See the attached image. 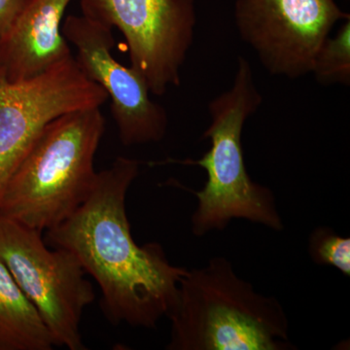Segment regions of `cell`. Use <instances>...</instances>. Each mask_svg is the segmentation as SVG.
<instances>
[{
    "label": "cell",
    "instance_id": "1",
    "mask_svg": "<svg viewBox=\"0 0 350 350\" xmlns=\"http://www.w3.org/2000/svg\"><path fill=\"white\" fill-rule=\"evenodd\" d=\"M139 169L135 159L120 156L98 172L89 197L47 231L46 243L77 257L100 287L110 323L154 328L174 308L188 269L174 266L160 243L139 245L133 238L126 198Z\"/></svg>",
    "mask_w": 350,
    "mask_h": 350
},
{
    "label": "cell",
    "instance_id": "2",
    "mask_svg": "<svg viewBox=\"0 0 350 350\" xmlns=\"http://www.w3.org/2000/svg\"><path fill=\"white\" fill-rule=\"evenodd\" d=\"M169 350H291L284 308L214 257L189 269L169 315Z\"/></svg>",
    "mask_w": 350,
    "mask_h": 350
},
{
    "label": "cell",
    "instance_id": "3",
    "mask_svg": "<svg viewBox=\"0 0 350 350\" xmlns=\"http://www.w3.org/2000/svg\"><path fill=\"white\" fill-rule=\"evenodd\" d=\"M105 131L100 107L50 122L7 182L0 216L41 232L70 217L96 183L94 157Z\"/></svg>",
    "mask_w": 350,
    "mask_h": 350
},
{
    "label": "cell",
    "instance_id": "4",
    "mask_svg": "<svg viewBox=\"0 0 350 350\" xmlns=\"http://www.w3.org/2000/svg\"><path fill=\"white\" fill-rule=\"evenodd\" d=\"M262 103L250 62L239 57L231 89L208 105L211 124L202 137L211 140V148L199 160L172 161L197 165L206 172V182L200 191L179 185L197 197V208L191 218L196 237L223 231L232 219H245L273 231L284 229L273 193L251 179L244 162V125Z\"/></svg>",
    "mask_w": 350,
    "mask_h": 350
},
{
    "label": "cell",
    "instance_id": "5",
    "mask_svg": "<svg viewBox=\"0 0 350 350\" xmlns=\"http://www.w3.org/2000/svg\"><path fill=\"white\" fill-rule=\"evenodd\" d=\"M0 260L36 306L57 347L87 349L80 323L94 292L77 257L64 248L50 250L41 232L0 216Z\"/></svg>",
    "mask_w": 350,
    "mask_h": 350
},
{
    "label": "cell",
    "instance_id": "6",
    "mask_svg": "<svg viewBox=\"0 0 350 350\" xmlns=\"http://www.w3.org/2000/svg\"><path fill=\"white\" fill-rule=\"evenodd\" d=\"M83 15L110 29L128 44L131 66L151 94L163 96L180 85V72L197 24L196 0H81Z\"/></svg>",
    "mask_w": 350,
    "mask_h": 350
},
{
    "label": "cell",
    "instance_id": "7",
    "mask_svg": "<svg viewBox=\"0 0 350 350\" xmlns=\"http://www.w3.org/2000/svg\"><path fill=\"white\" fill-rule=\"evenodd\" d=\"M108 100L71 55L40 75L0 79V202L10 179L41 131L66 113L100 107Z\"/></svg>",
    "mask_w": 350,
    "mask_h": 350
},
{
    "label": "cell",
    "instance_id": "8",
    "mask_svg": "<svg viewBox=\"0 0 350 350\" xmlns=\"http://www.w3.org/2000/svg\"><path fill=\"white\" fill-rule=\"evenodd\" d=\"M335 0H237L239 36L269 75L295 78L313 62L335 25L347 20Z\"/></svg>",
    "mask_w": 350,
    "mask_h": 350
},
{
    "label": "cell",
    "instance_id": "9",
    "mask_svg": "<svg viewBox=\"0 0 350 350\" xmlns=\"http://www.w3.org/2000/svg\"><path fill=\"white\" fill-rule=\"evenodd\" d=\"M75 46L76 64L88 79L98 85L111 100L113 119L125 146L159 142L167 135L169 117L151 100L144 76L120 64L112 54V29L86 15L68 16L62 25Z\"/></svg>",
    "mask_w": 350,
    "mask_h": 350
},
{
    "label": "cell",
    "instance_id": "10",
    "mask_svg": "<svg viewBox=\"0 0 350 350\" xmlns=\"http://www.w3.org/2000/svg\"><path fill=\"white\" fill-rule=\"evenodd\" d=\"M71 1L29 0L0 41L4 79H29L72 55L62 31L64 13Z\"/></svg>",
    "mask_w": 350,
    "mask_h": 350
},
{
    "label": "cell",
    "instance_id": "11",
    "mask_svg": "<svg viewBox=\"0 0 350 350\" xmlns=\"http://www.w3.org/2000/svg\"><path fill=\"white\" fill-rule=\"evenodd\" d=\"M52 334L0 260V350H52Z\"/></svg>",
    "mask_w": 350,
    "mask_h": 350
},
{
    "label": "cell",
    "instance_id": "12",
    "mask_svg": "<svg viewBox=\"0 0 350 350\" xmlns=\"http://www.w3.org/2000/svg\"><path fill=\"white\" fill-rule=\"evenodd\" d=\"M322 85L350 84V17L338 33L326 39L315 57L312 72Z\"/></svg>",
    "mask_w": 350,
    "mask_h": 350
},
{
    "label": "cell",
    "instance_id": "13",
    "mask_svg": "<svg viewBox=\"0 0 350 350\" xmlns=\"http://www.w3.org/2000/svg\"><path fill=\"white\" fill-rule=\"evenodd\" d=\"M308 253L315 264L331 266L350 276V239L338 236L329 227L313 230L308 239Z\"/></svg>",
    "mask_w": 350,
    "mask_h": 350
},
{
    "label": "cell",
    "instance_id": "14",
    "mask_svg": "<svg viewBox=\"0 0 350 350\" xmlns=\"http://www.w3.org/2000/svg\"><path fill=\"white\" fill-rule=\"evenodd\" d=\"M27 2L29 0H0V41L5 38Z\"/></svg>",
    "mask_w": 350,
    "mask_h": 350
},
{
    "label": "cell",
    "instance_id": "15",
    "mask_svg": "<svg viewBox=\"0 0 350 350\" xmlns=\"http://www.w3.org/2000/svg\"><path fill=\"white\" fill-rule=\"evenodd\" d=\"M3 78V73H2L1 62H0V79Z\"/></svg>",
    "mask_w": 350,
    "mask_h": 350
}]
</instances>
